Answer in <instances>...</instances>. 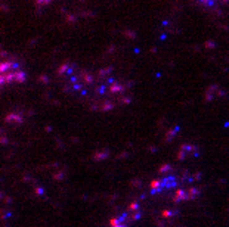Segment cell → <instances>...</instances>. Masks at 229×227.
<instances>
[{
  "label": "cell",
  "mask_w": 229,
  "mask_h": 227,
  "mask_svg": "<svg viewBox=\"0 0 229 227\" xmlns=\"http://www.w3.org/2000/svg\"><path fill=\"white\" fill-rule=\"evenodd\" d=\"M58 75L68 93L83 99L96 111H111L124 106L132 99L129 84L109 69L90 72L67 62L59 67Z\"/></svg>",
  "instance_id": "6da1fadb"
},
{
  "label": "cell",
  "mask_w": 229,
  "mask_h": 227,
  "mask_svg": "<svg viewBox=\"0 0 229 227\" xmlns=\"http://www.w3.org/2000/svg\"><path fill=\"white\" fill-rule=\"evenodd\" d=\"M25 80V72L14 60L0 62V84L7 83H22Z\"/></svg>",
  "instance_id": "7a4b0ae2"
}]
</instances>
